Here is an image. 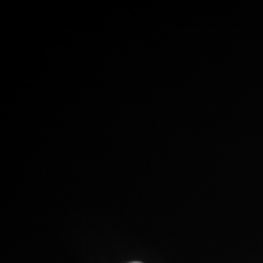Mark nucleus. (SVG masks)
<instances>
[{
    "label": "nucleus",
    "mask_w": 263,
    "mask_h": 263,
    "mask_svg": "<svg viewBox=\"0 0 263 263\" xmlns=\"http://www.w3.org/2000/svg\"><path fill=\"white\" fill-rule=\"evenodd\" d=\"M132 263H140V262H132Z\"/></svg>",
    "instance_id": "nucleus-1"
}]
</instances>
